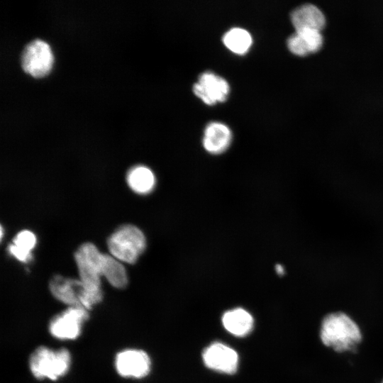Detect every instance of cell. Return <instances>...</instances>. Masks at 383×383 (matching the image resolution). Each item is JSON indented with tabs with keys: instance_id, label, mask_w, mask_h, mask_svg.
Returning a JSON list of instances; mask_svg holds the SVG:
<instances>
[{
	"instance_id": "1",
	"label": "cell",
	"mask_w": 383,
	"mask_h": 383,
	"mask_svg": "<svg viewBox=\"0 0 383 383\" xmlns=\"http://www.w3.org/2000/svg\"><path fill=\"white\" fill-rule=\"evenodd\" d=\"M321 343L338 353L353 352L362 340L359 325L348 314L342 311L326 314L320 325Z\"/></svg>"
},
{
	"instance_id": "2",
	"label": "cell",
	"mask_w": 383,
	"mask_h": 383,
	"mask_svg": "<svg viewBox=\"0 0 383 383\" xmlns=\"http://www.w3.org/2000/svg\"><path fill=\"white\" fill-rule=\"evenodd\" d=\"M80 281L85 289L83 307L89 309L94 304L101 301L100 277L103 262V254L92 243L82 245L74 254Z\"/></svg>"
},
{
	"instance_id": "3",
	"label": "cell",
	"mask_w": 383,
	"mask_h": 383,
	"mask_svg": "<svg viewBox=\"0 0 383 383\" xmlns=\"http://www.w3.org/2000/svg\"><path fill=\"white\" fill-rule=\"evenodd\" d=\"M145 246L143 233L132 225L120 226L108 239V247L112 256L129 264L137 261Z\"/></svg>"
},
{
	"instance_id": "4",
	"label": "cell",
	"mask_w": 383,
	"mask_h": 383,
	"mask_svg": "<svg viewBox=\"0 0 383 383\" xmlns=\"http://www.w3.org/2000/svg\"><path fill=\"white\" fill-rule=\"evenodd\" d=\"M70 364V353L64 348L54 351L46 347H39L29 360L30 369L36 378L47 377L52 380L64 375Z\"/></svg>"
},
{
	"instance_id": "5",
	"label": "cell",
	"mask_w": 383,
	"mask_h": 383,
	"mask_svg": "<svg viewBox=\"0 0 383 383\" xmlns=\"http://www.w3.org/2000/svg\"><path fill=\"white\" fill-rule=\"evenodd\" d=\"M53 55L49 45L35 39L24 48L21 55V65L24 71L33 77L47 74L52 65Z\"/></svg>"
},
{
	"instance_id": "6",
	"label": "cell",
	"mask_w": 383,
	"mask_h": 383,
	"mask_svg": "<svg viewBox=\"0 0 383 383\" xmlns=\"http://www.w3.org/2000/svg\"><path fill=\"white\" fill-rule=\"evenodd\" d=\"M87 318V309L82 306H70L52 319L50 332L59 339H75L80 334L82 323Z\"/></svg>"
},
{
	"instance_id": "7",
	"label": "cell",
	"mask_w": 383,
	"mask_h": 383,
	"mask_svg": "<svg viewBox=\"0 0 383 383\" xmlns=\"http://www.w3.org/2000/svg\"><path fill=\"white\" fill-rule=\"evenodd\" d=\"M194 94L208 105L224 101L229 93L228 82L211 72L200 74L193 86Z\"/></svg>"
},
{
	"instance_id": "8",
	"label": "cell",
	"mask_w": 383,
	"mask_h": 383,
	"mask_svg": "<svg viewBox=\"0 0 383 383\" xmlns=\"http://www.w3.org/2000/svg\"><path fill=\"white\" fill-rule=\"evenodd\" d=\"M202 358L207 367L220 372L233 374L238 368L237 353L221 343L208 346L203 352Z\"/></svg>"
},
{
	"instance_id": "9",
	"label": "cell",
	"mask_w": 383,
	"mask_h": 383,
	"mask_svg": "<svg viewBox=\"0 0 383 383\" xmlns=\"http://www.w3.org/2000/svg\"><path fill=\"white\" fill-rule=\"evenodd\" d=\"M116 368L118 374L126 377L142 378L150 370V360L144 351L126 350L116 357Z\"/></svg>"
},
{
	"instance_id": "10",
	"label": "cell",
	"mask_w": 383,
	"mask_h": 383,
	"mask_svg": "<svg viewBox=\"0 0 383 383\" xmlns=\"http://www.w3.org/2000/svg\"><path fill=\"white\" fill-rule=\"evenodd\" d=\"M50 289L59 301L70 306L83 307L85 289L80 280L57 275L51 279Z\"/></svg>"
},
{
	"instance_id": "11",
	"label": "cell",
	"mask_w": 383,
	"mask_h": 383,
	"mask_svg": "<svg viewBox=\"0 0 383 383\" xmlns=\"http://www.w3.org/2000/svg\"><path fill=\"white\" fill-rule=\"evenodd\" d=\"M232 140L230 128L221 122H211L205 128L203 137L204 149L211 154L225 152Z\"/></svg>"
},
{
	"instance_id": "12",
	"label": "cell",
	"mask_w": 383,
	"mask_h": 383,
	"mask_svg": "<svg viewBox=\"0 0 383 383\" xmlns=\"http://www.w3.org/2000/svg\"><path fill=\"white\" fill-rule=\"evenodd\" d=\"M290 18L296 30L312 28L321 30L326 25V17L322 11L312 4H304L295 8Z\"/></svg>"
},
{
	"instance_id": "13",
	"label": "cell",
	"mask_w": 383,
	"mask_h": 383,
	"mask_svg": "<svg viewBox=\"0 0 383 383\" xmlns=\"http://www.w3.org/2000/svg\"><path fill=\"white\" fill-rule=\"evenodd\" d=\"M224 328L231 334L242 337L248 335L253 326L250 313L241 308L226 311L222 317Z\"/></svg>"
},
{
	"instance_id": "14",
	"label": "cell",
	"mask_w": 383,
	"mask_h": 383,
	"mask_svg": "<svg viewBox=\"0 0 383 383\" xmlns=\"http://www.w3.org/2000/svg\"><path fill=\"white\" fill-rule=\"evenodd\" d=\"M127 182L133 192L145 194L153 190L156 179L150 169L143 165H138L128 172Z\"/></svg>"
},
{
	"instance_id": "15",
	"label": "cell",
	"mask_w": 383,
	"mask_h": 383,
	"mask_svg": "<svg viewBox=\"0 0 383 383\" xmlns=\"http://www.w3.org/2000/svg\"><path fill=\"white\" fill-rule=\"evenodd\" d=\"M101 274L114 287L123 288L128 283V277L123 265L114 257L103 254Z\"/></svg>"
},
{
	"instance_id": "16",
	"label": "cell",
	"mask_w": 383,
	"mask_h": 383,
	"mask_svg": "<svg viewBox=\"0 0 383 383\" xmlns=\"http://www.w3.org/2000/svg\"><path fill=\"white\" fill-rule=\"evenodd\" d=\"M252 41L250 33L241 28H233L223 37V42L226 48L233 52L240 55L248 52L252 45Z\"/></svg>"
},
{
	"instance_id": "17",
	"label": "cell",
	"mask_w": 383,
	"mask_h": 383,
	"mask_svg": "<svg viewBox=\"0 0 383 383\" xmlns=\"http://www.w3.org/2000/svg\"><path fill=\"white\" fill-rule=\"evenodd\" d=\"M300 38L304 40L310 53L318 51L323 43V37L321 30L312 28H301L296 30Z\"/></svg>"
},
{
	"instance_id": "18",
	"label": "cell",
	"mask_w": 383,
	"mask_h": 383,
	"mask_svg": "<svg viewBox=\"0 0 383 383\" xmlns=\"http://www.w3.org/2000/svg\"><path fill=\"white\" fill-rule=\"evenodd\" d=\"M13 244L26 251L30 252L36 243L35 235L29 231H22L14 238Z\"/></svg>"
},
{
	"instance_id": "19",
	"label": "cell",
	"mask_w": 383,
	"mask_h": 383,
	"mask_svg": "<svg viewBox=\"0 0 383 383\" xmlns=\"http://www.w3.org/2000/svg\"><path fill=\"white\" fill-rule=\"evenodd\" d=\"M287 45L294 55L304 56L310 53L304 40L295 32L287 38Z\"/></svg>"
},
{
	"instance_id": "20",
	"label": "cell",
	"mask_w": 383,
	"mask_h": 383,
	"mask_svg": "<svg viewBox=\"0 0 383 383\" xmlns=\"http://www.w3.org/2000/svg\"><path fill=\"white\" fill-rule=\"evenodd\" d=\"M9 252L21 262L29 261L32 256L30 252L23 250L14 244H10L8 247Z\"/></svg>"
},
{
	"instance_id": "21",
	"label": "cell",
	"mask_w": 383,
	"mask_h": 383,
	"mask_svg": "<svg viewBox=\"0 0 383 383\" xmlns=\"http://www.w3.org/2000/svg\"><path fill=\"white\" fill-rule=\"evenodd\" d=\"M275 269H276V272H277V274H282L284 273V268L280 265H277L276 266Z\"/></svg>"
},
{
	"instance_id": "22",
	"label": "cell",
	"mask_w": 383,
	"mask_h": 383,
	"mask_svg": "<svg viewBox=\"0 0 383 383\" xmlns=\"http://www.w3.org/2000/svg\"><path fill=\"white\" fill-rule=\"evenodd\" d=\"M382 383H383V380H382Z\"/></svg>"
}]
</instances>
